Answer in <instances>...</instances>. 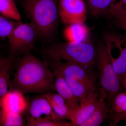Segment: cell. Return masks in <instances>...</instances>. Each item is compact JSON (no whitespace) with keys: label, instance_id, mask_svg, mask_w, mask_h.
<instances>
[{"label":"cell","instance_id":"obj_21","mask_svg":"<svg viewBox=\"0 0 126 126\" xmlns=\"http://www.w3.org/2000/svg\"><path fill=\"white\" fill-rule=\"evenodd\" d=\"M108 13L113 18L116 26L126 32V9L111 8Z\"/></svg>","mask_w":126,"mask_h":126},{"label":"cell","instance_id":"obj_23","mask_svg":"<svg viewBox=\"0 0 126 126\" xmlns=\"http://www.w3.org/2000/svg\"><path fill=\"white\" fill-rule=\"evenodd\" d=\"M43 95L51 105H63L67 103L63 97L58 94H57L52 92H49L44 94Z\"/></svg>","mask_w":126,"mask_h":126},{"label":"cell","instance_id":"obj_7","mask_svg":"<svg viewBox=\"0 0 126 126\" xmlns=\"http://www.w3.org/2000/svg\"><path fill=\"white\" fill-rule=\"evenodd\" d=\"M58 8L60 17L65 24L84 23L86 20L87 11L83 0H60Z\"/></svg>","mask_w":126,"mask_h":126},{"label":"cell","instance_id":"obj_25","mask_svg":"<svg viewBox=\"0 0 126 126\" xmlns=\"http://www.w3.org/2000/svg\"><path fill=\"white\" fill-rule=\"evenodd\" d=\"M110 8L126 9V0H113Z\"/></svg>","mask_w":126,"mask_h":126},{"label":"cell","instance_id":"obj_13","mask_svg":"<svg viewBox=\"0 0 126 126\" xmlns=\"http://www.w3.org/2000/svg\"><path fill=\"white\" fill-rule=\"evenodd\" d=\"M108 118L110 121V126H116L123 120H126V92L118 93L111 102Z\"/></svg>","mask_w":126,"mask_h":126},{"label":"cell","instance_id":"obj_27","mask_svg":"<svg viewBox=\"0 0 126 126\" xmlns=\"http://www.w3.org/2000/svg\"><path fill=\"white\" fill-rule=\"evenodd\" d=\"M121 83L122 87L125 89L126 92V75L122 80Z\"/></svg>","mask_w":126,"mask_h":126},{"label":"cell","instance_id":"obj_28","mask_svg":"<svg viewBox=\"0 0 126 126\" xmlns=\"http://www.w3.org/2000/svg\"><path fill=\"white\" fill-rule=\"evenodd\" d=\"M1 110H2V108H1V104L0 99V115L1 112Z\"/></svg>","mask_w":126,"mask_h":126},{"label":"cell","instance_id":"obj_16","mask_svg":"<svg viewBox=\"0 0 126 126\" xmlns=\"http://www.w3.org/2000/svg\"><path fill=\"white\" fill-rule=\"evenodd\" d=\"M16 62L10 61L0 65V98L9 91L8 88L11 82V72Z\"/></svg>","mask_w":126,"mask_h":126},{"label":"cell","instance_id":"obj_10","mask_svg":"<svg viewBox=\"0 0 126 126\" xmlns=\"http://www.w3.org/2000/svg\"><path fill=\"white\" fill-rule=\"evenodd\" d=\"M24 94L16 90H10L0 98L1 108L6 111L23 114L28 103Z\"/></svg>","mask_w":126,"mask_h":126},{"label":"cell","instance_id":"obj_6","mask_svg":"<svg viewBox=\"0 0 126 126\" xmlns=\"http://www.w3.org/2000/svg\"><path fill=\"white\" fill-rule=\"evenodd\" d=\"M38 34L33 23L20 22L8 39L9 46L7 57L16 61L19 57L31 52L34 49Z\"/></svg>","mask_w":126,"mask_h":126},{"label":"cell","instance_id":"obj_22","mask_svg":"<svg viewBox=\"0 0 126 126\" xmlns=\"http://www.w3.org/2000/svg\"><path fill=\"white\" fill-rule=\"evenodd\" d=\"M51 105V104H50ZM54 113L60 120L71 118V111L67 103L63 105H51Z\"/></svg>","mask_w":126,"mask_h":126},{"label":"cell","instance_id":"obj_1","mask_svg":"<svg viewBox=\"0 0 126 126\" xmlns=\"http://www.w3.org/2000/svg\"><path fill=\"white\" fill-rule=\"evenodd\" d=\"M16 64L10 90H17L24 94L55 91L54 72L44 60L41 61L30 52L18 59Z\"/></svg>","mask_w":126,"mask_h":126},{"label":"cell","instance_id":"obj_12","mask_svg":"<svg viewBox=\"0 0 126 126\" xmlns=\"http://www.w3.org/2000/svg\"><path fill=\"white\" fill-rule=\"evenodd\" d=\"M26 111V115L32 118H39L45 115L46 117L60 120L54 113L49 102L43 95L32 99L28 104Z\"/></svg>","mask_w":126,"mask_h":126},{"label":"cell","instance_id":"obj_5","mask_svg":"<svg viewBox=\"0 0 126 126\" xmlns=\"http://www.w3.org/2000/svg\"><path fill=\"white\" fill-rule=\"evenodd\" d=\"M97 52L99 96L111 102L114 97L121 92V82L113 67L105 45H98Z\"/></svg>","mask_w":126,"mask_h":126},{"label":"cell","instance_id":"obj_26","mask_svg":"<svg viewBox=\"0 0 126 126\" xmlns=\"http://www.w3.org/2000/svg\"><path fill=\"white\" fill-rule=\"evenodd\" d=\"M10 61H13V60L9 59L8 57H4L0 56V65L4 64Z\"/></svg>","mask_w":126,"mask_h":126},{"label":"cell","instance_id":"obj_18","mask_svg":"<svg viewBox=\"0 0 126 126\" xmlns=\"http://www.w3.org/2000/svg\"><path fill=\"white\" fill-rule=\"evenodd\" d=\"M0 14L12 19L21 21L20 14L14 0H0Z\"/></svg>","mask_w":126,"mask_h":126},{"label":"cell","instance_id":"obj_20","mask_svg":"<svg viewBox=\"0 0 126 126\" xmlns=\"http://www.w3.org/2000/svg\"><path fill=\"white\" fill-rule=\"evenodd\" d=\"M113 0H88L91 12L94 16L107 13Z\"/></svg>","mask_w":126,"mask_h":126},{"label":"cell","instance_id":"obj_2","mask_svg":"<svg viewBox=\"0 0 126 126\" xmlns=\"http://www.w3.org/2000/svg\"><path fill=\"white\" fill-rule=\"evenodd\" d=\"M25 13L39 37L48 41L54 35L59 15L58 0H20Z\"/></svg>","mask_w":126,"mask_h":126},{"label":"cell","instance_id":"obj_11","mask_svg":"<svg viewBox=\"0 0 126 126\" xmlns=\"http://www.w3.org/2000/svg\"><path fill=\"white\" fill-rule=\"evenodd\" d=\"M54 72L55 91L65 100L71 111V117L74 115L79 107V103L77 101L70 87L63 77L61 72L56 69H52ZM70 118V119H71Z\"/></svg>","mask_w":126,"mask_h":126},{"label":"cell","instance_id":"obj_15","mask_svg":"<svg viewBox=\"0 0 126 126\" xmlns=\"http://www.w3.org/2000/svg\"><path fill=\"white\" fill-rule=\"evenodd\" d=\"M105 98L100 97L96 109L80 126H98L108 117L109 109Z\"/></svg>","mask_w":126,"mask_h":126},{"label":"cell","instance_id":"obj_17","mask_svg":"<svg viewBox=\"0 0 126 126\" xmlns=\"http://www.w3.org/2000/svg\"><path fill=\"white\" fill-rule=\"evenodd\" d=\"M26 124L28 126H75L72 122L54 119L45 117L33 118L26 115Z\"/></svg>","mask_w":126,"mask_h":126},{"label":"cell","instance_id":"obj_4","mask_svg":"<svg viewBox=\"0 0 126 126\" xmlns=\"http://www.w3.org/2000/svg\"><path fill=\"white\" fill-rule=\"evenodd\" d=\"M44 60L52 69L61 72L79 103L89 94L96 91V76L86 68L72 62L47 58H44Z\"/></svg>","mask_w":126,"mask_h":126},{"label":"cell","instance_id":"obj_24","mask_svg":"<svg viewBox=\"0 0 126 126\" xmlns=\"http://www.w3.org/2000/svg\"><path fill=\"white\" fill-rule=\"evenodd\" d=\"M11 25L10 19L0 14V36H3L8 32Z\"/></svg>","mask_w":126,"mask_h":126},{"label":"cell","instance_id":"obj_14","mask_svg":"<svg viewBox=\"0 0 126 126\" xmlns=\"http://www.w3.org/2000/svg\"><path fill=\"white\" fill-rule=\"evenodd\" d=\"M63 34L67 42H83L89 40V30L84 23H73L67 25Z\"/></svg>","mask_w":126,"mask_h":126},{"label":"cell","instance_id":"obj_29","mask_svg":"<svg viewBox=\"0 0 126 126\" xmlns=\"http://www.w3.org/2000/svg\"><path fill=\"white\" fill-rule=\"evenodd\" d=\"M1 48H2V45H1V43H0V51L1 50Z\"/></svg>","mask_w":126,"mask_h":126},{"label":"cell","instance_id":"obj_19","mask_svg":"<svg viewBox=\"0 0 126 126\" xmlns=\"http://www.w3.org/2000/svg\"><path fill=\"white\" fill-rule=\"evenodd\" d=\"M22 114L6 111L2 109L0 115V126H25L26 124Z\"/></svg>","mask_w":126,"mask_h":126},{"label":"cell","instance_id":"obj_9","mask_svg":"<svg viewBox=\"0 0 126 126\" xmlns=\"http://www.w3.org/2000/svg\"><path fill=\"white\" fill-rule=\"evenodd\" d=\"M99 98V92L96 91L89 94L81 100L79 110L72 116L70 120L75 126H80L89 117L96 109Z\"/></svg>","mask_w":126,"mask_h":126},{"label":"cell","instance_id":"obj_3","mask_svg":"<svg viewBox=\"0 0 126 126\" xmlns=\"http://www.w3.org/2000/svg\"><path fill=\"white\" fill-rule=\"evenodd\" d=\"M41 53L44 58L72 62L89 68L96 63L97 52V48L88 40L52 44L42 48Z\"/></svg>","mask_w":126,"mask_h":126},{"label":"cell","instance_id":"obj_8","mask_svg":"<svg viewBox=\"0 0 126 126\" xmlns=\"http://www.w3.org/2000/svg\"><path fill=\"white\" fill-rule=\"evenodd\" d=\"M105 43L111 46L118 51L117 57L109 56L121 82L126 75V36L118 34H109L105 37Z\"/></svg>","mask_w":126,"mask_h":126}]
</instances>
